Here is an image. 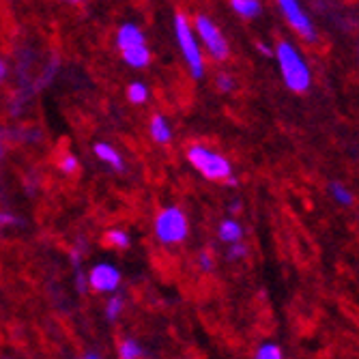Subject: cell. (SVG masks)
<instances>
[{"mask_svg":"<svg viewBox=\"0 0 359 359\" xmlns=\"http://www.w3.org/2000/svg\"><path fill=\"white\" fill-rule=\"evenodd\" d=\"M226 183H228V185H231V187H237V183H239V181H237L235 177H231V179H228Z\"/></svg>","mask_w":359,"mask_h":359,"instance_id":"cell-28","label":"cell"},{"mask_svg":"<svg viewBox=\"0 0 359 359\" xmlns=\"http://www.w3.org/2000/svg\"><path fill=\"white\" fill-rule=\"evenodd\" d=\"M149 134H151V140L155 144H161L166 147L172 142L175 134H172V127L168 123V118L164 114H153L151 121H149Z\"/></svg>","mask_w":359,"mask_h":359,"instance_id":"cell-9","label":"cell"},{"mask_svg":"<svg viewBox=\"0 0 359 359\" xmlns=\"http://www.w3.org/2000/svg\"><path fill=\"white\" fill-rule=\"evenodd\" d=\"M215 84H217V88H219L222 93H233L235 86H237V82H235V78H233L231 74H217Z\"/></svg>","mask_w":359,"mask_h":359,"instance_id":"cell-20","label":"cell"},{"mask_svg":"<svg viewBox=\"0 0 359 359\" xmlns=\"http://www.w3.org/2000/svg\"><path fill=\"white\" fill-rule=\"evenodd\" d=\"M172 30H175V39L179 43V50L183 54V60L187 65V69L191 74L194 80L205 78V56H203V48L198 43V37L191 28V22L185 13L177 11L172 18Z\"/></svg>","mask_w":359,"mask_h":359,"instance_id":"cell-2","label":"cell"},{"mask_svg":"<svg viewBox=\"0 0 359 359\" xmlns=\"http://www.w3.org/2000/svg\"><path fill=\"white\" fill-rule=\"evenodd\" d=\"M86 278H88V286L95 292H102V295H116V290L121 288L123 282L121 269L112 263H106V260L93 265Z\"/></svg>","mask_w":359,"mask_h":359,"instance_id":"cell-7","label":"cell"},{"mask_svg":"<svg viewBox=\"0 0 359 359\" xmlns=\"http://www.w3.org/2000/svg\"><path fill=\"white\" fill-rule=\"evenodd\" d=\"M18 217L13 213H7V211H0V226H5V224H15Z\"/></svg>","mask_w":359,"mask_h":359,"instance_id":"cell-24","label":"cell"},{"mask_svg":"<svg viewBox=\"0 0 359 359\" xmlns=\"http://www.w3.org/2000/svg\"><path fill=\"white\" fill-rule=\"evenodd\" d=\"M84 359H102V357H97V355H93V353H88V355H84Z\"/></svg>","mask_w":359,"mask_h":359,"instance_id":"cell-29","label":"cell"},{"mask_svg":"<svg viewBox=\"0 0 359 359\" xmlns=\"http://www.w3.org/2000/svg\"><path fill=\"white\" fill-rule=\"evenodd\" d=\"M231 7L239 18H245V20H254L263 11V5H260L258 0H233Z\"/></svg>","mask_w":359,"mask_h":359,"instance_id":"cell-14","label":"cell"},{"mask_svg":"<svg viewBox=\"0 0 359 359\" xmlns=\"http://www.w3.org/2000/svg\"><path fill=\"white\" fill-rule=\"evenodd\" d=\"M7 78V62L0 60V82H3Z\"/></svg>","mask_w":359,"mask_h":359,"instance_id":"cell-26","label":"cell"},{"mask_svg":"<svg viewBox=\"0 0 359 359\" xmlns=\"http://www.w3.org/2000/svg\"><path fill=\"white\" fill-rule=\"evenodd\" d=\"M0 155H3V147H0Z\"/></svg>","mask_w":359,"mask_h":359,"instance_id":"cell-30","label":"cell"},{"mask_svg":"<svg viewBox=\"0 0 359 359\" xmlns=\"http://www.w3.org/2000/svg\"><path fill=\"white\" fill-rule=\"evenodd\" d=\"M245 254H248V248H245L243 243H233L231 250H228V258H231V260H239V258H243Z\"/></svg>","mask_w":359,"mask_h":359,"instance_id":"cell-22","label":"cell"},{"mask_svg":"<svg viewBox=\"0 0 359 359\" xmlns=\"http://www.w3.org/2000/svg\"><path fill=\"white\" fill-rule=\"evenodd\" d=\"M241 211V205H239V201H235L233 205H231V213H239Z\"/></svg>","mask_w":359,"mask_h":359,"instance_id":"cell-27","label":"cell"},{"mask_svg":"<svg viewBox=\"0 0 359 359\" xmlns=\"http://www.w3.org/2000/svg\"><path fill=\"white\" fill-rule=\"evenodd\" d=\"M116 48L118 52H129V50H136V48H142L147 46V35H144V30L134 24V22H125L116 28Z\"/></svg>","mask_w":359,"mask_h":359,"instance_id":"cell-8","label":"cell"},{"mask_svg":"<svg viewBox=\"0 0 359 359\" xmlns=\"http://www.w3.org/2000/svg\"><path fill=\"white\" fill-rule=\"evenodd\" d=\"M106 243L114 250H127L129 245H132V237H129L125 231H121V228H112V231L106 233Z\"/></svg>","mask_w":359,"mask_h":359,"instance_id":"cell-16","label":"cell"},{"mask_svg":"<svg viewBox=\"0 0 359 359\" xmlns=\"http://www.w3.org/2000/svg\"><path fill=\"white\" fill-rule=\"evenodd\" d=\"M60 168H62V172H76L78 168H80V161H78V157L74 155V153H67L62 159H60Z\"/></svg>","mask_w":359,"mask_h":359,"instance_id":"cell-21","label":"cell"},{"mask_svg":"<svg viewBox=\"0 0 359 359\" xmlns=\"http://www.w3.org/2000/svg\"><path fill=\"white\" fill-rule=\"evenodd\" d=\"M254 359H284L282 355V348L273 342H265V344H260L254 353Z\"/></svg>","mask_w":359,"mask_h":359,"instance_id":"cell-19","label":"cell"},{"mask_svg":"<svg viewBox=\"0 0 359 359\" xmlns=\"http://www.w3.org/2000/svg\"><path fill=\"white\" fill-rule=\"evenodd\" d=\"M149 86L144 84V82H132L127 86V100H129V104H134V106H142V104H147L149 102Z\"/></svg>","mask_w":359,"mask_h":359,"instance_id":"cell-15","label":"cell"},{"mask_svg":"<svg viewBox=\"0 0 359 359\" xmlns=\"http://www.w3.org/2000/svg\"><path fill=\"white\" fill-rule=\"evenodd\" d=\"M330 191H332L334 201H336L338 205H344V207L353 205V194H351V189H348L346 185H342V183L334 181V183L330 185Z\"/></svg>","mask_w":359,"mask_h":359,"instance_id":"cell-18","label":"cell"},{"mask_svg":"<svg viewBox=\"0 0 359 359\" xmlns=\"http://www.w3.org/2000/svg\"><path fill=\"white\" fill-rule=\"evenodd\" d=\"M191 28L198 37L201 48L205 46L209 56L217 62H224L231 54V48H228V41L224 37V32L219 30V26L207 15V13H196L191 20Z\"/></svg>","mask_w":359,"mask_h":359,"instance_id":"cell-5","label":"cell"},{"mask_svg":"<svg viewBox=\"0 0 359 359\" xmlns=\"http://www.w3.org/2000/svg\"><path fill=\"white\" fill-rule=\"evenodd\" d=\"M123 310H125V299H123V295H112V297L108 299L106 308H104V314H106V318H108L110 323H114V320L121 318Z\"/></svg>","mask_w":359,"mask_h":359,"instance_id":"cell-17","label":"cell"},{"mask_svg":"<svg viewBox=\"0 0 359 359\" xmlns=\"http://www.w3.org/2000/svg\"><path fill=\"white\" fill-rule=\"evenodd\" d=\"M273 56L278 60L284 84L292 93H306L312 84V72L306 58L302 56V52L290 41H280L273 50Z\"/></svg>","mask_w":359,"mask_h":359,"instance_id":"cell-1","label":"cell"},{"mask_svg":"<svg viewBox=\"0 0 359 359\" xmlns=\"http://www.w3.org/2000/svg\"><path fill=\"white\" fill-rule=\"evenodd\" d=\"M217 237L224 241V243H241L243 239V226L233 219V217H228V219H222L219 226H217Z\"/></svg>","mask_w":359,"mask_h":359,"instance_id":"cell-11","label":"cell"},{"mask_svg":"<svg viewBox=\"0 0 359 359\" xmlns=\"http://www.w3.org/2000/svg\"><path fill=\"white\" fill-rule=\"evenodd\" d=\"M198 265H201L203 271H211V269H213V258H211V254L203 252L201 258H198Z\"/></svg>","mask_w":359,"mask_h":359,"instance_id":"cell-23","label":"cell"},{"mask_svg":"<svg viewBox=\"0 0 359 359\" xmlns=\"http://www.w3.org/2000/svg\"><path fill=\"white\" fill-rule=\"evenodd\" d=\"M256 50H258V52H263L265 56H273V50H269V46H267V43H263V41L256 43Z\"/></svg>","mask_w":359,"mask_h":359,"instance_id":"cell-25","label":"cell"},{"mask_svg":"<svg viewBox=\"0 0 359 359\" xmlns=\"http://www.w3.org/2000/svg\"><path fill=\"white\" fill-rule=\"evenodd\" d=\"M153 235L161 245L183 243L189 235V222L181 207L161 209L153 219Z\"/></svg>","mask_w":359,"mask_h":359,"instance_id":"cell-4","label":"cell"},{"mask_svg":"<svg viewBox=\"0 0 359 359\" xmlns=\"http://www.w3.org/2000/svg\"><path fill=\"white\" fill-rule=\"evenodd\" d=\"M93 153H95L97 159L104 161V164H108L112 170H123V157H121V153L112 144H108V142H97L93 147Z\"/></svg>","mask_w":359,"mask_h":359,"instance_id":"cell-10","label":"cell"},{"mask_svg":"<svg viewBox=\"0 0 359 359\" xmlns=\"http://www.w3.org/2000/svg\"><path fill=\"white\" fill-rule=\"evenodd\" d=\"M5 359H11V357H5Z\"/></svg>","mask_w":359,"mask_h":359,"instance_id":"cell-31","label":"cell"},{"mask_svg":"<svg viewBox=\"0 0 359 359\" xmlns=\"http://www.w3.org/2000/svg\"><path fill=\"white\" fill-rule=\"evenodd\" d=\"M278 7H280L282 15L286 18L288 26L295 30L302 39H306L308 43H314L318 39L312 18L304 11V7L297 3V0H280Z\"/></svg>","mask_w":359,"mask_h":359,"instance_id":"cell-6","label":"cell"},{"mask_svg":"<svg viewBox=\"0 0 359 359\" xmlns=\"http://www.w3.org/2000/svg\"><path fill=\"white\" fill-rule=\"evenodd\" d=\"M116 357L118 359H142L144 357V348L134 338H123L118 342V346H116Z\"/></svg>","mask_w":359,"mask_h":359,"instance_id":"cell-13","label":"cell"},{"mask_svg":"<svg viewBox=\"0 0 359 359\" xmlns=\"http://www.w3.org/2000/svg\"><path fill=\"white\" fill-rule=\"evenodd\" d=\"M121 56H123V60H125L127 67H132V69H144V67H149V62H151V58H153L149 46H142V48H136V50L123 52Z\"/></svg>","mask_w":359,"mask_h":359,"instance_id":"cell-12","label":"cell"},{"mask_svg":"<svg viewBox=\"0 0 359 359\" xmlns=\"http://www.w3.org/2000/svg\"><path fill=\"white\" fill-rule=\"evenodd\" d=\"M185 159L189 161V166L201 177H205L207 181H224L226 183L233 177L231 161L207 144H189Z\"/></svg>","mask_w":359,"mask_h":359,"instance_id":"cell-3","label":"cell"}]
</instances>
